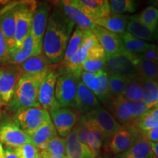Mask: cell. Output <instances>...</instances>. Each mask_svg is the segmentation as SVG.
<instances>
[{"label": "cell", "instance_id": "1", "mask_svg": "<svg viewBox=\"0 0 158 158\" xmlns=\"http://www.w3.org/2000/svg\"><path fill=\"white\" fill-rule=\"evenodd\" d=\"M75 26L73 21L68 19L58 6L54 7L43 37L42 49L43 54L51 64H59L62 61Z\"/></svg>", "mask_w": 158, "mask_h": 158}, {"label": "cell", "instance_id": "2", "mask_svg": "<svg viewBox=\"0 0 158 158\" xmlns=\"http://www.w3.org/2000/svg\"><path fill=\"white\" fill-rule=\"evenodd\" d=\"M49 70L37 74H23L19 79L8 109L15 114L19 110L33 107H40L38 102V91L41 82Z\"/></svg>", "mask_w": 158, "mask_h": 158}, {"label": "cell", "instance_id": "3", "mask_svg": "<svg viewBox=\"0 0 158 158\" xmlns=\"http://www.w3.org/2000/svg\"><path fill=\"white\" fill-rule=\"evenodd\" d=\"M139 62L140 58L137 54L124 49L122 52L106 57V69L122 78L129 79L139 76Z\"/></svg>", "mask_w": 158, "mask_h": 158}, {"label": "cell", "instance_id": "4", "mask_svg": "<svg viewBox=\"0 0 158 158\" xmlns=\"http://www.w3.org/2000/svg\"><path fill=\"white\" fill-rule=\"evenodd\" d=\"M80 78L62 68L55 86V100L60 107L74 108Z\"/></svg>", "mask_w": 158, "mask_h": 158}, {"label": "cell", "instance_id": "5", "mask_svg": "<svg viewBox=\"0 0 158 158\" xmlns=\"http://www.w3.org/2000/svg\"><path fill=\"white\" fill-rule=\"evenodd\" d=\"M37 5V2L35 1L22 2L18 4L15 14L14 50L21 48L25 39L30 34L33 15Z\"/></svg>", "mask_w": 158, "mask_h": 158}, {"label": "cell", "instance_id": "6", "mask_svg": "<svg viewBox=\"0 0 158 158\" xmlns=\"http://www.w3.org/2000/svg\"><path fill=\"white\" fill-rule=\"evenodd\" d=\"M13 114L14 123L27 135L34 133L43 124L51 120L48 110L41 107L26 108Z\"/></svg>", "mask_w": 158, "mask_h": 158}, {"label": "cell", "instance_id": "7", "mask_svg": "<svg viewBox=\"0 0 158 158\" xmlns=\"http://www.w3.org/2000/svg\"><path fill=\"white\" fill-rule=\"evenodd\" d=\"M48 113L57 134L62 138L66 137L80 119L79 113L76 110L60 107L57 102L48 110Z\"/></svg>", "mask_w": 158, "mask_h": 158}, {"label": "cell", "instance_id": "8", "mask_svg": "<svg viewBox=\"0 0 158 158\" xmlns=\"http://www.w3.org/2000/svg\"><path fill=\"white\" fill-rule=\"evenodd\" d=\"M88 122L93 124L102 134L103 141L108 142L114 134L124 127L113 117L108 110L100 107L86 114Z\"/></svg>", "mask_w": 158, "mask_h": 158}, {"label": "cell", "instance_id": "9", "mask_svg": "<svg viewBox=\"0 0 158 158\" xmlns=\"http://www.w3.org/2000/svg\"><path fill=\"white\" fill-rule=\"evenodd\" d=\"M97 42L98 40L92 30L84 31L81 47L62 67L63 70L81 78V74L83 72L82 66L87 57L88 51Z\"/></svg>", "mask_w": 158, "mask_h": 158}, {"label": "cell", "instance_id": "10", "mask_svg": "<svg viewBox=\"0 0 158 158\" xmlns=\"http://www.w3.org/2000/svg\"><path fill=\"white\" fill-rule=\"evenodd\" d=\"M22 75L18 65L7 64L0 68V96L5 104L11 100Z\"/></svg>", "mask_w": 158, "mask_h": 158}, {"label": "cell", "instance_id": "11", "mask_svg": "<svg viewBox=\"0 0 158 158\" xmlns=\"http://www.w3.org/2000/svg\"><path fill=\"white\" fill-rule=\"evenodd\" d=\"M51 10V7L50 3L48 2H41L37 3L33 15L30 34L34 38L37 46L42 49L43 37L48 24Z\"/></svg>", "mask_w": 158, "mask_h": 158}, {"label": "cell", "instance_id": "12", "mask_svg": "<svg viewBox=\"0 0 158 158\" xmlns=\"http://www.w3.org/2000/svg\"><path fill=\"white\" fill-rule=\"evenodd\" d=\"M139 135L140 131L136 128L124 127L112 136L106 144V150L116 155L123 153L133 145Z\"/></svg>", "mask_w": 158, "mask_h": 158}, {"label": "cell", "instance_id": "13", "mask_svg": "<svg viewBox=\"0 0 158 158\" xmlns=\"http://www.w3.org/2000/svg\"><path fill=\"white\" fill-rule=\"evenodd\" d=\"M0 142L7 147L16 148L30 143V138L14 122L7 121L0 124Z\"/></svg>", "mask_w": 158, "mask_h": 158}, {"label": "cell", "instance_id": "14", "mask_svg": "<svg viewBox=\"0 0 158 158\" xmlns=\"http://www.w3.org/2000/svg\"><path fill=\"white\" fill-rule=\"evenodd\" d=\"M19 2L9 5L0 11V29L5 37L9 52L15 49V14Z\"/></svg>", "mask_w": 158, "mask_h": 158}, {"label": "cell", "instance_id": "15", "mask_svg": "<svg viewBox=\"0 0 158 158\" xmlns=\"http://www.w3.org/2000/svg\"><path fill=\"white\" fill-rule=\"evenodd\" d=\"M70 2L93 22L111 13L107 0H70Z\"/></svg>", "mask_w": 158, "mask_h": 158}, {"label": "cell", "instance_id": "16", "mask_svg": "<svg viewBox=\"0 0 158 158\" xmlns=\"http://www.w3.org/2000/svg\"><path fill=\"white\" fill-rule=\"evenodd\" d=\"M92 31L103 48L106 56H113L124 50L123 42L119 35L98 25L94 26Z\"/></svg>", "mask_w": 158, "mask_h": 158}, {"label": "cell", "instance_id": "17", "mask_svg": "<svg viewBox=\"0 0 158 158\" xmlns=\"http://www.w3.org/2000/svg\"><path fill=\"white\" fill-rule=\"evenodd\" d=\"M108 108L109 109L108 112L123 127H132L133 102L120 95L112 98Z\"/></svg>", "mask_w": 158, "mask_h": 158}, {"label": "cell", "instance_id": "18", "mask_svg": "<svg viewBox=\"0 0 158 158\" xmlns=\"http://www.w3.org/2000/svg\"><path fill=\"white\" fill-rule=\"evenodd\" d=\"M59 76V72L51 69L40 86L38 91L39 105L41 108L48 111L56 103L54 92L56 79Z\"/></svg>", "mask_w": 158, "mask_h": 158}, {"label": "cell", "instance_id": "19", "mask_svg": "<svg viewBox=\"0 0 158 158\" xmlns=\"http://www.w3.org/2000/svg\"><path fill=\"white\" fill-rule=\"evenodd\" d=\"M100 107V102L94 94L80 81L78 84L74 109L79 114L86 115Z\"/></svg>", "mask_w": 158, "mask_h": 158}, {"label": "cell", "instance_id": "20", "mask_svg": "<svg viewBox=\"0 0 158 158\" xmlns=\"http://www.w3.org/2000/svg\"><path fill=\"white\" fill-rule=\"evenodd\" d=\"M67 158H94L87 145L83 143L78 138V125L75 126L65 137Z\"/></svg>", "mask_w": 158, "mask_h": 158}, {"label": "cell", "instance_id": "21", "mask_svg": "<svg viewBox=\"0 0 158 158\" xmlns=\"http://www.w3.org/2000/svg\"><path fill=\"white\" fill-rule=\"evenodd\" d=\"M56 5L62 10L68 19L73 21L76 27L83 31L92 30L96 24L92 21L87 16H86L80 10L70 2V0H63L57 2Z\"/></svg>", "mask_w": 158, "mask_h": 158}, {"label": "cell", "instance_id": "22", "mask_svg": "<svg viewBox=\"0 0 158 158\" xmlns=\"http://www.w3.org/2000/svg\"><path fill=\"white\" fill-rule=\"evenodd\" d=\"M41 53L42 48L37 46L33 37L29 34L25 39L21 48L15 49L10 53L9 64L19 65L29 57L40 54Z\"/></svg>", "mask_w": 158, "mask_h": 158}, {"label": "cell", "instance_id": "23", "mask_svg": "<svg viewBox=\"0 0 158 158\" xmlns=\"http://www.w3.org/2000/svg\"><path fill=\"white\" fill-rule=\"evenodd\" d=\"M115 158H155L151 142L141 135L138 136L133 145L124 152L117 155Z\"/></svg>", "mask_w": 158, "mask_h": 158}, {"label": "cell", "instance_id": "24", "mask_svg": "<svg viewBox=\"0 0 158 158\" xmlns=\"http://www.w3.org/2000/svg\"><path fill=\"white\" fill-rule=\"evenodd\" d=\"M128 20H129L128 15H116L110 13L107 17L95 20L94 23L99 27H101L121 36L126 31Z\"/></svg>", "mask_w": 158, "mask_h": 158}, {"label": "cell", "instance_id": "25", "mask_svg": "<svg viewBox=\"0 0 158 158\" xmlns=\"http://www.w3.org/2000/svg\"><path fill=\"white\" fill-rule=\"evenodd\" d=\"M51 63L43 52L40 54L29 57L22 64L18 65L21 73L23 74H37L49 70Z\"/></svg>", "mask_w": 158, "mask_h": 158}, {"label": "cell", "instance_id": "26", "mask_svg": "<svg viewBox=\"0 0 158 158\" xmlns=\"http://www.w3.org/2000/svg\"><path fill=\"white\" fill-rule=\"evenodd\" d=\"M127 31L134 37L143 41H153L156 38L155 31H152L138 19L137 15L129 16Z\"/></svg>", "mask_w": 158, "mask_h": 158}, {"label": "cell", "instance_id": "27", "mask_svg": "<svg viewBox=\"0 0 158 158\" xmlns=\"http://www.w3.org/2000/svg\"><path fill=\"white\" fill-rule=\"evenodd\" d=\"M57 135L58 134L54 124L51 120H50L43 124L41 127L35 130L34 133L29 135V136L30 138V143L38 148L42 144L48 143L51 139Z\"/></svg>", "mask_w": 158, "mask_h": 158}, {"label": "cell", "instance_id": "28", "mask_svg": "<svg viewBox=\"0 0 158 158\" xmlns=\"http://www.w3.org/2000/svg\"><path fill=\"white\" fill-rule=\"evenodd\" d=\"M122 96L132 102L142 101L143 97V89L142 85V78L140 75L127 79Z\"/></svg>", "mask_w": 158, "mask_h": 158}, {"label": "cell", "instance_id": "29", "mask_svg": "<svg viewBox=\"0 0 158 158\" xmlns=\"http://www.w3.org/2000/svg\"><path fill=\"white\" fill-rule=\"evenodd\" d=\"M97 76H98V86L94 94L98 98L99 102L108 107L111 100L109 87H108V72L106 69H104L97 73Z\"/></svg>", "mask_w": 158, "mask_h": 158}, {"label": "cell", "instance_id": "30", "mask_svg": "<svg viewBox=\"0 0 158 158\" xmlns=\"http://www.w3.org/2000/svg\"><path fill=\"white\" fill-rule=\"evenodd\" d=\"M120 37L123 42L124 49L135 54H142L151 48L153 45L134 37L127 31Z\"/></svg>", "mask_w": 158, "mask_h": 158}, {"label": "cell", "instance_id": "31", "mask_svg": "<svg viewBox=\"0 0 158 158\" xmlns=\"http://www.w3.org/2000/svg\"><path fill=\"white\" fill-rule=\"evenodd\" d=\"M142 85L143 89V97L142 101L146 104L149 110L157 106L158 82L142 78Z\"/></svg>", "mask_w": 158, "mask_h": 158}, {"label": "cell", "instance_id": "32", "mask_svg": "<svg viewBox=\"0 0 158 158\" xmlns=\"http://www.w3.org/2000/svg\"><path fill=\"white\" fill-rule=\"evenodd\" d=\"M83 36H84V31L78 27H75L74 31H73L72 35H71L68 45H67L66 49H65L64 58L61 62L62 67L68 62L69 59L80 48L82 43Z\"/></svg>", "mask_w": 158, "mask_h": 158}, {"label": "cell", "instance_id": "33", "mask_svg": "<svg viewBox=\"0 0 158 158\" xmlns=\"http://www.w3.org/2000/svg\"><path fill=\"white\" fill-rule=\"evenodd\" d=\"M86 124H87L88 127L87 146L95 157L100 153L103 138H102V135L100 132L94 127L93 124L88 122L87 118H86Z\"/></svg>", "mask_w": 158, "mask_h": 158}, {"label": "cell", "instance_id": "34", "mask_svg": "<svg viewBox=\"0 0 158 158\" xmlns=\"http://www.w3.org/2000/svg\"><path fill=\"white\" fill-rule=\"evenodd\" d=\"M136 15L138 20L148 28L156 31L158 27V8L153 5L148 6Z\"/></svg>", "mask_w": 158, "mask_h": 158}, {"label": "cell", "instance_id": "35", "mask_svg": "<svg viewBox=\"0 0 158 158\" xmlns=\"http://www.w3.org/2000/svg\"><path fill=\"white\" fill-rule=\"evenodd\" d=\"M108 2L110 13L116 15L135 13L138 5V2L133 0H111Z\"/></svg>", "mask_w": 158, "mask_h": 158}, {"label": "cell", "instance_id": "36", "mask_svg": "<svg viewBox=\"0 0 158 158\" xmlns=\"http://www.w3.org/2000/svg\"><path fill=\"white\" fill-rule=\"evenodd\" d=\"M158 127V106L149 110L137 124V129L140 132L147 131Z\"/></svg>", "mask_w": 158, "mask_h": 158}, {"label": "cell", "instance_id": "37", "mask_svg": "<svg viewBox=\"0 0 158 158\" xmlns=\"http://www.w3.org/2000/svg\"><path fill=\"white\" fill-rule=\"evenodd\" d=\"M108 72V87L111 99L116 97L122 95L127 84V79Z\"/></svg>", "mask_w": 158, "mask_h": 158}, {"label": "cell", "instance_id": "38", "mask_svg": "<svg viewBox=\"0 0 158 158\" xmlns=\"http://www.w3.org/2000/svg\"><path fill=\"white\" fill-rule=\"evenodd\" d=\"M138 72L143 78L158 82V65L156 62L140 59Z\"/></svg>", "mask_w": 158, "mask_h": 158}, {"label": "cell", "instance_id": "39", "mask_svg": "<svg viewBox=\"0 0 158 158\" xmlns=\"http://www.w3.org/2000/svg\"><path fill=\"white\" fill-rule=\"evenodd\" d=\"M45 151L53 155L66 157V143L64 138L57 135L47 143V147Z\"/></svg>", "mask_w": 158, "mask_h": 158}, {"label": "cell", "instance_id": "40", "mask_svg": "<svg viewBox=\"0 0 158 158\" xmlns=\"http://www.w3.org/2000/svg\"><path fill=\"white\" fill-rule=\"evenodd\" d=\"M106 59H86L83 64V70L96 73L106 69Z\"/></svg>", "mask_w": 158, "mask_h": 158}, {"label": "cell", "instance_id": "41", "mask_svg": "<svg viewBox=\"0 0 158 158\" xmlns=\"http://www.w3.org/2000/svg\"><path fill=\"white\" fill-rule=\"evenodd\" d=\"M13 149L19 158H37L39 156L38 149L31 143L23 144Z\"/></svg>", "mask_w": 158, "mask_h": 158}, {"label": "cell", "instance_id": "42", "mask_svg": "<svg viewBox=\"0 0 158 158\" xmlns=\"http://www.w3.org/2000/svg\"><path fill=\"white\" fill-rule=\"evenodd\" d=\"M149 111L147 106L143 101L133 102V116H132V128L137 129L138 122Z\"/></svg>", "mask_w": 158, "mask_h": 158}, {"label": "cell", "instance_id": "43", "mask_svg": "<svg viewBox=\"0 0 158 158\" xmlns=\"http://www.w3.org/2000/svg\"><path fill=\"white\" fill-rule=\"evenodd\" d=\"M10 52L5 37L0 29V68L9 64Z\"/></svg>", "mask_w": 158, "mask_h": 158}, {"label": "cell", "instance_id": "44", "mask_svg": "<svg viewBox=\"0 0 158 158\" xmlns=\"http://www.w3.org/2000/svg\"><path fill=\"white\" fill-rule=\"evenodd\" d=\"M140 59L144 61H148V62H156L157 59V46L155 45H152L151 48L148 49L143 53L140 54H137Z\"/></svg>", "mask_w": 158, "mask_h": 158}, {"label": "cell", "instance_id": "45", "mask_svg": "<svg viewBox=\"0 0 158 158\" xmlns=\"http://www.w3.org/2000/svg\"><path fill=\"white\" fill-rule=\"evenodd\" d=\"M142 136L147 138L151 143H157L158 142V127L149 130L147 131L140 132Z\"/></svg>", "mask_w": 158, "mask_h": 158}, {"label": "cell", "instance_id": "46", "mask_svg": "<svg viewBox=\"0 0 158 158\" xmlns=\"http://www.w3.org/2000/svg\"><path fill=\"white\" fill-rule=\"evenodd\" d=\"M96 76H97V73H92L86 72V71L83 70L81 74L80 81L86 86V87L89 89L91 84H92V83L94 81V79L96 78Z\"/></svg>", "mask_w": 158, "mask_h": 158}, {"label": "cell", "instance_id": "47", "mask_svg": "<svg viewBox=\"0 0 158 158\" xmlns=\"http://www.w3.org/2000/svg\"><path fill=\"white\" fill-rule=\"evenodd\" d=\"M4 158H19L13 148L6 147L4 149Z\"/></svg>", "mask_w": 158, "mask_h": 158}, {"label": "cell", "instance_id": "48", "mask_svg": "<svg viewBox=\"0 0 158 158\" xmlns=\"http://www.w3.org/2000/svg\"><path fill=\"white\" fill-rule=\"evenodd\" d=\"M39 158H67L64 156L53 155L46 151H39Z\"/></svg>", "mask_w": 158, "mask_h": 158}, {"label": "cell", "instance_id": "49", "mask_svg": "<svg viewBox=\"0 0 158 158\" xmlns=\"http://www.w3.org/2000/svg\"><path fill=\"white\" fill-rule=\"evenodd\" d=\"M151 146L155 158H158V142H157V143H151Z\"/></svg>", "mask_w": 158, "mask_h": 158}, {"label": "cell", "instance_id": "50", "mask_svg": "<svg viewBox=\"0 0 158 158\" xmlns=\"http://www.w3.org/2000/svg\"><path fill=\"white\" fill-rule=\"evenodd\" d=\"M0 158H4V149L1 142H0Z\"/></svg>", "mask_w": 158, "mask_h": 158}, {"label": "cell", "instance_id": "51", "mask_svg": "<svg viewBox=\"0 0 158 158\" xmlns=\"http://www.w3.org/2000/svg\"><path fill=\"white\" fill-rule=\"evenodd\" d=\"M149 3L152 4L153 6H155V7L158 8V0H156V1H150Z\"/></svg>", "mask_w": 158, "mask_h": 158}, {"label": "cell", "instance_id": "52", "mask_svg": "<svg viewBox=\"0 0 158 158\" xmlns=\"http://www.w3.org/2000/svg\"><path fill=\"white\" fill-rule=\"evenodd\" d=\"M3 105H5V103H4V102L2 101V100L1 96H0V108H1V107L3 106Z\"/></svg>", "mask_w": 158, "mask_h": 158}, {"label": "cell", "instance_id": "53", "mask_svg": "<svg viewBox=\"0 0 158 158\" xmlns=\"http://www.w3.org/2000/svg\"><path fill=\"white\" fill-rule=\"evenodd\" d=\"M155 34H156V38L158 39V27H157V30H156V31H155Z\"/></svg>", "mask_w": 158, "mask_h": 158}, {"label": "cell", "instance_id": "54", "mask_svg": "<svg viewBox=\"0 0 158 158\" xmlns=\"http://www.w3.org/2000/svg\"><path fill=\"white\" fill-rule=\"evenodd\" d=\"M157 62H156V63H157L158 65V47H157Z\"/></svg>", "mask_w": 158, "mask_h": 158}, {"label": "cell", "instance_id": "55", "mask_svg": "<svg viewBox=\"0 0 158 158\" xmlns=\"http://www.w3.org/2000/svg\"><path fill=\"white\" fill-rule=\"evenodd\" d=\"M37 158H39V156H38V157H37Z\"/></svg>", "mask_w": 158, "mask_h": 158}, {"label": "cell", "instance_id": "56", "mask_svg": "<svg viewBox=\"0 0 158 158\" xmlns=\"http://www.w3.org/2000/svg\"><path fill=\"white\" fill-rule=\"evenodd\" d=\"M94 158H95V157H94Z\"/></svg>", "mask_w": 158, "mask_h": 158}, {"label": "cell", "instance_id": "57", "mask_svg": "<svg viewBox=\"0 0 158 158\" xmlns=\"http://www.w3.org/2000/svg\"><path fill=\"white\" fill-rule=\"evenodd\" d=\"M0 114H1V113H0Z\"/></svg>", "mask_w": 158, "mask_h": 158}]
</instances>
